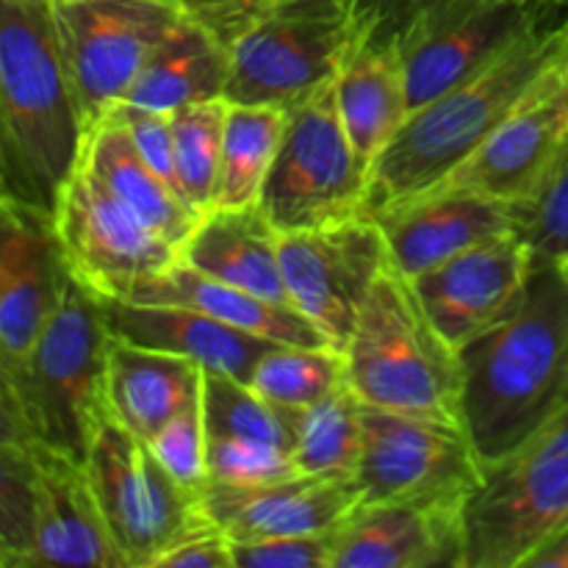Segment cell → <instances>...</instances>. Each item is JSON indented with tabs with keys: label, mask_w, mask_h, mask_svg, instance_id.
I'll return each instance as SVG.
<instances>
[{
	"label": "cell",
	"mask_w": 568,
	"mask_h": 568,
	"mask_svg": "<svg viewBox=\"0 0 568 568\" xmlns=\"http://www.w3.org/2000/svg\"><path fill=\"white\" fill-rule=\"evenodd\" d=\"M458 355L464 427L488 466L568 399V261L532 266L519 303Z\"/></svg>",
	"instance_id": "1"
},
{
	"label": "cell",
	"mask_w": 568,
	"mask_h": 568,
	"mask_svg": "<svg viewBox=\"0 0 568 568\" xmlns=\"http://www.w3.org/2000/svg\"><path fill=\"white\" fill-rule=\"evenodd\" d=\"M566 55L568 22L521 39L480 72L416 105L372 164L364 214L405 203L453 175L538 75Z\"/></svg>",
	"instance_id": "2"
},
{
	"label": "cell",
	"mask_w": 568,
	"mask_h": 568,
	"mask_svg": "<svg viewBox=\"0 0 568 568\" xmlns=\"http://www.w3.org/2000/svg\"><path fill=\"white\" fill-rule=\"evenodd\" d=\"M83 131L53 6L0 0V139L11 192L50 209Z\"/></svg>",
	"instance_id": "3"
},
{
	"label": "cell",
	"mask_w": 568,
	"mask_h": 568,
	"mask_svg": "<svg viewBox=\"0 0 568 568\" xmlns=\"http://www.w3.org/2000/svg\"><path fill=\"white\" fill-rule=\"evenodd\" d=\"M342 355L344 381L366 408L464 425L458 349L394 264L366 294Z\"/></svg>",
	"instance_id": "4"
},
{
	"label": "cell",
	"mask_w": 568,
	"mask_h": 568,
	"mask_svg": "<svg viewBox=\"0 0 568 568\" xmlns=\"http://www.w3.org/2000/svg\"><path fill=\"white\" fill-rule=\"evenodd\" d=\"M105 300L67 277L59 305L14 369V403L31 442L87 460L94 433L111 419Z\"/></svg>",
	"instance_id": "5"
},
{
	"label": "cell",
	"mask_w": 568,
	"mask_h": 568,
	"mask_svg": "<svg viewBox=\"0 0 568 568\" xmlns=\"http://www.w3.org/2000/svg\"><path fill=\"white\" fill-rule=\"evenodd\" d=\"M375 20L364 0H270L227 39L225 98L288 109L336 78Z\"/></svg>",
	"instance_id": "6"
},
{
	"label": "cell",
	"mask_w": 568,
	"mask_h": 568,
	"mask_svg": "<svg viewBox=\"0 0 568 568\" xmlns=\"http://www.w3.org/2000/svg\"><path fill=\"white\" fill-rule=\"evenodd\" d=\"M410 111L475 75L521 39L568 22V0H386Z\"/></svg>",
	"instance_id": "7"
},
{
	"label": "cell",
	"mask_w": 568,
	"mask_h": 568,
	"mask_svg": "<svg viewBox=\"0 0 568 568\" xmlns=\"http://www.w3.org/2000/svg\"><path fill=\"white\" fill-rule=\"evenodd\" d=\"M568 525V399L505 458L483 466L464 505V568H521Z\"/></svg>",
	"instance_id": "8"
},
{
	"label": "cell",
	"mask_w": 568,
	"mask_h": 568,
	"mask_svg": "<svg viewBox=\"0 0 568 568\" xmlns=\"http://www.w3.org/2000/svg\"><path fill=\"white\" fill-rule=\"evenodd\" d=\"M83 466L128 568H153L183 538L214 527L200 494L181 486L150 444L120 422L98 427Z\"/></svg>",
	"instance_id": "9"
},
{
	"label": "cell",
	"mask_w": 568,
	"mask_h": 568,
	"mask_svg": "<svg viewBox=\"0 0 568 568\" xmlns=\"http://www.w3.org/2000/svg\"><path fill=\"white\" fill-rule=\"evenodd\" d=\"M366 183L369 175L344 131L331 81L286 109L258 205L281 233L308 231L361 214Z\"/></svg>",
	"instance_id": "10"
},
{
	"label": "cell",
	"mask_w": 568,
	"mask_h": 568,
	"mask_svg": "<svg viewBox=\"0 0 568 568\" xmlns=\"http://www.w3.org/2000/svg\"><path fill=\"white\" fill-rule=\"evenodd\" d=\"M353 483L361 505H466L483 480V460L464 425L366 408Z\"/></svg>",
	"instance_id": "11"
},
{
	"label": "cell",
	"mask_w": 568,
	"mask_h": 568,
	"mask_svg": "<svg viewBox=\"0 0 568 568\" xmlns=\"http://www.w3.org/2000/svg\"><path fill=\"white\" fill-rule=\"evenodd\" d=\"M50 214L67 272L100 300H128L178 261L175 244L78 161L55 192Z\"/></svg>",
	"instance_id": "12"
},
{
	"label": "cell",
	"mask_w": 568,
	"mask_h": 568,
	"mask_svg": "<svg viewBox=\"0 0 568 568\" xmlns=\"http://www.w3.org/2000/svg\"><path fill=\"white\" fill-rule=\"evenodd\" d=\"M61 53L83 128L109 114L172 28L178 0H55Z\"/></svg>",
	"instance_id": "13"
},
{
	"label": "cell",
	"mask_w": 568,
	"mask_h": 568,
	"mask_svg": "<svg viewBox=\"0 0 568 568\" xmlns=\"http://www.w3.org/2000/svg\"><path fill=\"white\" fill-rule=\"evenodd\" d=\"M386 236L369 214L308 231L281 233L288 303L342 353L366 294L392 266Z\"/></svg>",
	"instance_id": "14"
},
{
	"label": "cell",
	"mask_w": 568,
	"mask_h": 568,
	"mask_svg": "<svg viewBox=\"0 0 568 568\" xmlns=\"http://www.w3.org/2000/svg\"><path fill=\"white\" fill-rule=\"evenodd\" d=\"M566 144L568 55L538 75L486 142L438 186L464 189L516 209L541 186Z\"/></svg>",
	"instance_id": "15"
},
{
	"label": "cell",
	"mask_w": 568,
	"mask_h": 568,
	"mask_svg": "<svg viewBox=\"0 0 568 568\" xmlns=\"http://www.w3.org/2000/svg\"><path fill=\"white\" fill-rule=\"evenodd\" d=\"M536 266L516 227L410 277L433 325L455 349L497 325L525 292Z\"/></svg>",
	"instance_id": "16"
},
{
	"label": "cell",
	"mask_w": 568,
	"mask_h": 568,
	"mask_svg": "<svg viewBox=\"0 0 568 568\" xmlns=\"http://www.w3.org/2000/svg\"><path fill=\"white\" fill-rule=\"evenodd\" d=\"M70 277L53 214L11 192L0 203V344L17 369Z\"/></svg>",
	"instance_id": "17"
},
{
	"label": "cell",
	"mask_w": 568,
	"mask_h": 568,
	"mask_svg": "<svg viewBox=\"0 0 568 568\" xmlns=\"http://www.w3.org/2000/svg\"><path fill=\"white\" fill-rule=\"evenodd\" d=\"M203 510L231 541L333 532L361 505L353 477L294 475L258 486L209 483Z\"/></svg>",
	"instance_id": "18"
},
{
	"label": "cell",
	"mask_w": 568,
	"mask_h": 568,
	"mask_svg": "<svg viewBox=\"0 0 568 568\" xmlns=\"http://www.w3.org/2000/svg\"><path fill=\"white\" fill-rule=\"evenodd\" d=\"M331 568H464V505H358L333 530Z\"/></svg>",
	"instance_id": "19"
},
{
	"label": "cell",
	"mask_w": 568,
	"mask_h": 568,
	"mask_svg": "<svg viewBox=\"0 0 568 568\" xmlns=\"http://www.w3.org/2000/svg\"><path fill=\"white\" fill-rule=\"evenodd\" d=\"M369 216L386 236L394 266L408 277L516 227L510 205L449 186L427 189Z\"/></svg>",
	"instance_id": "20"
},
{
	"label": "cell",
	"mask_w": 568,
	"mask_h": 568,
	"mask_svg": "<svg viewBox=\"0 0 568 568\" xmlns=\"http://www.w3.org/2000/svg\"><path fill=\"white\" fill-rule=\"evenodd\" d=\"M37 458V521L31 566L128 568L116 547L87 466L31 442Z\"/></svg>",
	"instance_id": "21"
},
{
	"label": "cell",
	"mask_w": 568,
	"mask_h": 568,
	"mask_svg": "<svg viewBox=\"0 0 568 568\" xmlns=\"http://www.w3.org/2000/svg\"><path fill=\"white\" fill-rule=\"evenodd\" d=\"M344 131L366 175L410 114L405 67L397 39L381 20L372 22L333 78Z\"/></svg>",
	"instance_id": "22"
},
{
	"label": "cell",
	"mask_w": 568,
	"mask_h": 568,
	"mask_svg": "<svg viewBox=\"0 0 568 568\" xmlns=\"http://www.w3.org/2000/svg\"><path fill=\"white\" fill-rule=\"evenodd\" d=\"M111 336L142 347L183 355L209 372H225L247 383L255 361L275 342L236 331L203 311L170 303L105 300Z\"/></svg>",
	"instance_id": "23"
},
{
	"label": "cell",
	"mask_w": 568,
	"mask_h": 568,
	"mask_svg": "<svg viewBox=\"0 0 568 568\" xmlns=\"http://www.w3.org/2000/svg\"><path fill=\"white\" fill-rule=\"evenodd\" d=\"M178 261L272 303L292 305L281 272V231L258 203L205 211L183 239Z\"/></svg>",
	"instance_id": "24"
},
{
	"label": "cell",
	"mask_w": 568,
	"mask_h": 568,
	"mask_svg": "<svg viewBox=\"0 0 568 568\" xmlns=\"http://www.w3.org/2000/svg\"><path fill=\"white\" fill-rule=\"evenodd\" d=\"M105 394L111 419L150 442L203 394V366L183 355L111 336Z\"/></svg>",
	"instance_id": "25"
},
{
	"label": "cell",
	"mask_w": 568,
	"mask_h": 568,
	"mask_svg": "<svg viewBox=\"0 0 568 568\" xmlns=\"http://www.w3.org/2000/svg\"><path fill=\"white\" fill-rule=\"evenodd\" d=\"M75 161L178 250L197 225V211L144 161L114 114L100 116L83 131Z\"/></svg>",
	"instance_id": "26"
},
{
	"label": "cell",
	"mask_w": 568,
	"mask_h": 568,
	"mask_svg": "<svg viewBox=\"0 0 568 568\" xmlns=\"http://www.w3.org/2000/svg\"><path fill=\"white\" fill-rule=\"evenodd\" d=\"M128 300L186 305V308L203 311V314L214 316V320L225 322L236 331L275 344L333 347L325 333L292 305L272 303L258 294H250L244 288L231 286V283L203 275V272H194L192 266L181 264V261H175L170 270L161 272L153 281L142 283Z\"/></svg>",
	"instance_id": "27"
},
{
	"label": "cell",
	"mask_w": 568,
	"mask_h": 568,
	"mask_svg": "<svg viewBox=\"0 0 568 568\" xmlns=\"http://www.w3.org/2000/svg\"><path fill=\"white\" fill-rule=\"evenodd\" d=\"M227 72L225 42L197 20L183 17L142 67L125 100L172 114L183 105L225 98Z\"/></svg>",
	"instance_id": "28"
},
{
	"label": "cell",
	"mask_w": 568,
	"mask_h": 568,
	"mask_svg": "<svg viewBox=\"0 0 568 568\" xmlns=\"http://www.w3.org/2000/svg\"><path fill=\"white\" fill-rule=\"evenodd\" d=\"M283 128H286L283 105L227 100L214 209L258 203L281 148Z\"/></svg>",
	"instance_id": "29"
},
{
	"label": "cell",
	"mask_w": 568,
	"mask_h": 568,
	"mask_svg": "<svg viewBox=\"0 0 568 568\" xmlns=\"http://www.w3.org/2000/svg\"><path fill=\"white\" fill-rule=\"evenodd\" d=\"M292 414V458L300 475L353 477L361 458L364 405L344 383L308 408Z\"/></svg>",
	"instance_id": "30"
},
{
	"label": "cell",
	"mask_w": 568,
	"mask_h": 568,
	"mask_svg": "<svg viewBox=\"0 0 568 568\" xmlns=\"http://www.w3.org/2000/svg\"><path fill=\"white\" fill-rule=\"evenodd\" d=\"M247 383L277 408H308L347 383L344 355L336 347L272 344L255 361Z\"/></svg>",
	"instance_id": "31"
},
{
	"label": "cell",
	"mask_w": 568,
	"mask_h": 568,
	"mask_svg": "<svg viewBox=\"0 0 568 568\" xmlns=\"http://www.w3.org/2000/svg\"><path fill=\"white\" fill-rule=\"evenodd\" d=\"M200 405H203L205 433L211 438L258 442L292 453V414L261 397L250 383L225 372L203 369Z\"/></svg>",
	"instance_id": "32"
},
{
	"label": "cell",
	"mask_w": 568,
	"mask_h": 568,
	"mask_svg": "<svg viewBox=\"0 0 568 568\" xmlns=\"http://www.w3.org/2000/svg\"><path fill=\"white\" fill-rule=\"evenodd\" d=\"M227 98L203 100L172 111L175 170L183 200L200 216L214 209Z\"/></svg>",
	"instance_id": "33"
},
{
	"label": "cell",
	"mask_w": 568,
	"mask_h": 568,
	"mask_svg": "<svg viewBox=\"0 0 568 568\" xmlns=\"http://www.w3.org/2000/svg\"><path fill=\"white\" fill-rule=\"evenodd\" d=\"M37 458L31 442H0V568L31 566Z\"/></svg>",
	"instance_id": "34"
},
{
	"label": "cell",
	"mask_w": 568,
	"mask_h": 568,
	"mask_svg": "<svg viewBox=\"0 0 568 568\" xmlns=\"http://www.w3.org/2000/svg\"><path fill=\"white\" fill-rule=\"evenodd\" d=\"M514 216L536 264L568 261V144L532 197L516 205Z\"/></svg>",
	"instance_id": "35"
},
{
	"label": "cell",
	"mask_w": 568,
	"mask_h": 568,
	"mask_svg": "<svg viewBox=\"0 0 568 568\" xmlns=\"http://www.w3.org/2000/svg\"><path fill=\"white\" fill-rule=\"evenodd\" d=\"M148 444L155 453V458L161 460V466H164L181 486H186L189 491L203 494V488L209 486L211 477L209 433H205L203 405H200V399L194 405H189L186 410H181L175 419L166 422Z\"/></svg>",
	"instance_id": "36"
},
{
	"label": "cell",
	"mask_w": 568,
	"mask_h": 568,
	"mask_svg": "<svg viewBox=\"0 0 568 568\" xmlns=\"http://www.w3.org/2000/svg\"><path fill=\"white\" fill-rule=\"evenodd\" d=\"M300 475L288 449L209 436V477L225 486H258Z\"/></svg>",
	"instance_id": "37"
},
{
	"label": "cell",
	"mask_w": 568,
	"mask_h": 568,
	"mask_svg": "<svg viewBox=\"0 0 568 568\" xmlns=\"http://www.w3.org/2000/svg\"><path fill=\"white\" fill-rule=\"evenodd\" d=\"M236 568H331L333 532L231 541Z\"/></svg>",
	"instance_id": "38"
},
{
	"label": "cell",
	"mask_w": 568,
	"mask_h": 568,
	"mask_svg": "<svg viewBox=\"0 0 568 568\" xmlns=\"http://www.w3.org/2000/svg\"><path fill=\"white\" fill-rule=\"evenodd\" d=\"M116 120L122 122V128L128 131V136L133 139L139 153L144 155L150 166L181 194L178 186V170H175V139H172V114L170 111H155L148 105L136 103H116L109 111ZM183 197V194H181Z\"/></svg>",
	"instance_id": "39"
},
{
	"label": "cell",
	"mask_w": 568,
	"mask_h": 568,
	"mask_svg": "<svg viewBox=\"0 0 568 568\" xmlns=\"http://www.w3.org/2000/svg\"><path fill=\"white\" fill-rule=\"evenodd\" d=\"M153 568H236L231 538L222 530H200L161 555Z\"/></svg>",
	"instance_id": "40"
},
{
	"label": "cell",
	"mask_w": 568,
	"mask_h": 568,
	"mask_svg": "<svg viewBox=\"0 0 568 568\" xmlns=\"http://www.w3.org/2000/svg\"><path fill=\"white\" fill-rule=\"evenodd\" d=\"M270 0H178L183 14L197 20L227 44V39Z\"/></svg>",
	"instance_id": "41"
},
{
	"label": "cell",
	"mask_w": 568,
	"mask_h": 568,
	"mask_svg": "<svg viewBox=\"0 0 568 568\" xmlns=\"http://www.w3.org/2000/svg\"><path fill=\"white\" fill-rule=\"evenodd\" d=\"M521 568H568V525L552 532Z\"/></svg>",
	"instance_id": "42"
},
{
	"label": "cell",
	"mask_w": 568,
	"mask_h": 568,
	"mask_svg": "<svg viewBox=\"0 0 568 568\" xmlns=\"http://www.w3.org/2000/svg\"><path fill=\"white\" fill-rule=\"evenodd\" d=\"M0 442H31L26 422L3 397H0Z\"/></svg>",
	"instance_id": "43"
},
{
	"label": "cell",
	"mask_w": 568,
	"mask_h": 568,
	"mask_svg": "<svg viewBox=\"0 0 568 568\" xmlns=\"http://www.w3.org/2000/svg\"><path fill=\"white\" fill-rule=\"evenodd\" d=\"M0 397L6 399L9 405H14L17 410V403H14V366H11L9 355H6L3 344H0ZM20 414V410H17ZM22 419V416H20Z\"/></svg>",
	"instance_id": "44"
},
{
	"label": "cell",
	"mask_w": 568,
	"mask_h": 568,
	"mask_svg": "<svg viewBox=\"0 0 568 568\" xmlns=\"http://www.w3.org/2000/svg\"><path fill=\"white\" fill-rule=\"evenodd\" d=\"M9 194H11V186H9V183H6V178L0 175V203H3V200L9 197Z\"/></svg>",
	"instance_id": "45"
},
{
	"label": "cell",
	"mask_w": 568,
	"mask_h": 568,
	"mask_svg": "<svg viewBox=\"0 0 568 568\" xmlns=\"http://www.w3.org/2000/svg\"><path fill=\"white\" fill-rule=\"evenodd\" d=\"M0 175L6 178V150H3V139H0ZM9 183V181H6Z\"/></svg>",
	"instance_id": "46"
},
{
	"label": "cell",
	"mask_w": 568,
	"mask_h": 568,
	"mask_svg": "<svg viewBox=\"0 0 568 568\" xmlns=\"http://www.w3.org/2000/svg\"><path fill=\"white\" fill-rule=\"evenodd\" d=\"M364 3H366V6H369V9H372V11H377V9H381V6H383V3H386V0H364Z\"/></svg>",
	"instance_id": "47"
},
{
	"label": "cell",
	"mask_w": 568,
	"mask_h": 568,
	"mask_svg": "<svg viewBox=\"0 0 568 568\" xmlns=\"http://www.w3.org/2000/svg\"><path fill=\"white\" fill-rule=\"evenodd\" d=\"M48 3H55V0H48Z\"/></svg>",
	"instance_id": "48"
}]
</instances>
